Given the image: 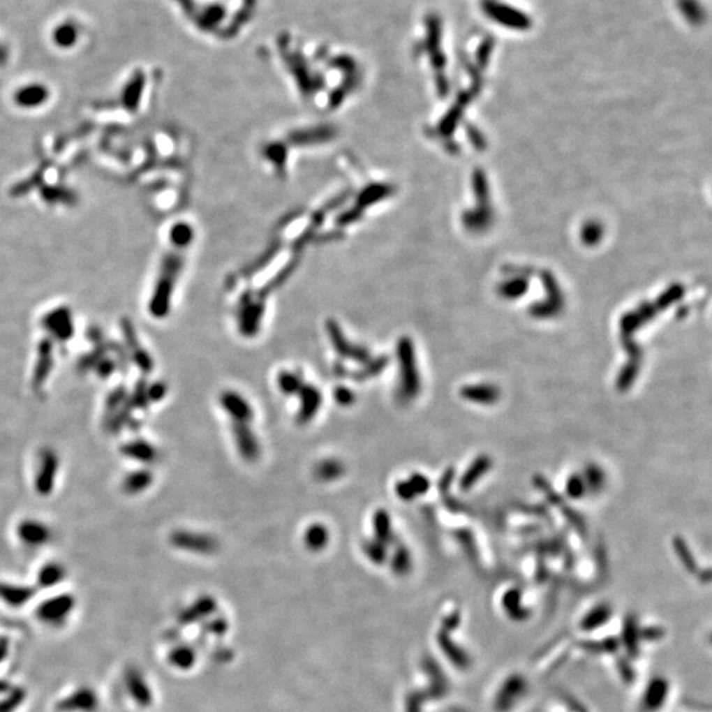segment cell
I'll list each match as a JSON object with an SVG mask.
<instances>
[{
	"instance_id": "3957f363",
	"label": "cell",
	"mask_w": 712,
	"mask_h": 712,
	"mask_svg": "<svg viewBox=\"0 0 712 712\" xmlns=\"http://www.w3.org/2000/svg\"><path fill=\"white\" fill-rule=\"evenodd\" d=\"M75 607V598L71 593H61L47 599L38 605L36 615L40 621L52 627L62 625L71 616Z\"/></svg>"
},
{
	"instance_id": "30bf717a",
	"label": "cell",
	"mask_w": 712,
	"mask_h": 712,
	"mask_svg": "<svg viewBox=\"0 0 712 712\" xmlns=\"http://www.w3.org/2000/svg\"><path fill=\"white\" fill-rule=\"evenodd\" d=\"M232 436L237 443V451L246 462H256L260 457V443L249 424L232 422Z\"/></svg>"
},
{
	"instance_id": "5bb4252c",
	"label": "cell",
	"mask_w": 712,
	"mask_h": 712,
	"mask_svg": "<svg viewBox=\"0 0 712 712\" xmlns=\"http://www.w3.org/2000/svg\"><path fill=\"white\" fill-rule=\"evenodd\" d=\"M221 405L234 422L249 424L253 420V409L247 400L234 391H225L221 394Z\"/></svg>"
},
{
	"instance_id": "9c48e42d",
	"label": "cell",
	"mask_w": 712,
	"mask_h": 712,
	"mask_svg": "<svg viewBox=\"0 0 712 712\" xmlns=\"http://www.w3.org/2000/svg\"><path fill=\"white\" fill-rule=\"evenodd\" d=\"M54 367V347L52 339H43L37 347V359L32 373V388L40 391L50 376Z\"/></svg>"
},
{
	"instance_id": "7a4b0ae2",
	"label": "cell",
	"mask_w": 712,
	"mask_h": 712,
	"mask_svg": "<svg viewBox=\"0 0 712 712\" xmlns=\"http://www.w3.org/2000/svg\"><path fill=\"white\" fill-rule=\"evenodd\" d=\"M397 357L400 363L399 397L408 403L417 397L421 391V378L415 364V350L410 339L403 338L399 342Z\"/></svg>"
},
{
	"instance_id": "1f68e13d",
	"label": "cell",
	"mask_w": 712,
	"mask_h": 712,
	"mask_svg": "<svg viewBox=\"0 0 712 712\" xmlns=\"http://www.w3.org/2000/svg\"><path fill=\"white\" fill-rule=\"evenodd\" d=\"M78 31L75 25L71 23L61 24L53 34L54 43L61 47H71L77 40Z\"/></svg>"
},
{
	"instance_id": "4fadbf2b",
	"label": "cell",
	"mask_w": 712,
	"mask_h": 712,
	"mask_svg": "<svg viewBox=\"0 0 712 712\" xmlns=\"http://www.w3.org/2000/svg\"><path fill=\"white\" fill-rule=\"evenodd\" d=\"M299 397V409L297 413V421L301 425L309 424L320 410L322 405V394L320 390L311 384H304L297 393Z\"/></svg>"
},
{
	"instance_id": "cb8c5ba5",
	"label": "cell",
	"mask_w": 712,
	"mask_h": 712,
	"mask_svg": "<svg viewBox=\"0 0 712 712\" xmlns=\"http://www.w3.org/2000/svg\"><path fill=\"white\" fill-rule=\"evenodd\" d=\"M128 391L124 385H120L108 394L106 400V408H105V425L108 427L110 422L114 420V417L118 415L121 408L128 401Z\"/></svg>"
},
{
	"instance_id": "d4e9b609",
	"label": "cell",
	"mask_w": 712,
	"mask_h": 712,
	"mask_svg": "<svg viewBox=\"0 0 712 712\" xmlns=\"http://www.w3.org/2000/svg\"><path fill=\"white\" fill-rule=\"evenodd\" d=\"M330 540V534L323 524H313L305 532V545L313 551L323 550Z\"/></svg>"
},
{
	"instance_id": "2e32d148",
	"label": "cell",
	"mask_w": 712,
	"mask_h": 712,
	"mask_svg": "<svg viewBox=\"0 0 712 712\" xmlns=\"http://www.w3.org/2000/svg\"><path fill=\"white\" fill-rule=\"evenodd\" d=\"M36 595L35 587L11 583H0V600L6 605L19 608L27 605Z\"/></svg>"
},
{
	"instance_id": "ba28073f",
	"label": "cell",
	"mask_w": 712,
	"mask_h": 712,
	"mask_svg": "<svg viewBox=\"0 0 712 712\" xmlns=\"http://www.w3.org/2000/svg\"><path fill=\"white\" fill-rule=\"evenodd\" d=\"M43 326L53 338L59 342H66L74 335V320L71 309L61 306L45 314Z\"/></svg>"
},
{
	"instance_id": "7c38bea8",
	"label": "cell",
	"mask_w": 712,
	"mask_h": 712,
	"mask_svg": "<svg viewBox=\"0 0 712 712\" xmlns=\"http://www.w3.org/2000/svg\"><path fill=\"white\" fill-rule=\"evenodd\" d=\"M17 537L24 545L41 547L50 542L52 531L44 522L27 519L17 525Z\"/></svg>"
},
{
	"instance_id": "4dcf8cb0",
	"label": "cell",
	"mask_w": 712,
	"mask_h": 712,
	"mask_svg": "<svg viewBox=\"0 0 712 712\" xmlns=\"http://www.w3.org/2000/svg\"><path fill=\"white\" fill-rule=\"evenodd\" d=\"M392 569L397 574H405L412 568V557L408 550V547L403 545H397L394 549L393 557L391 559Z\"/></svg>"
},
{
	"instance_id": "7bdbcfd3",
	"label": "cell",
	"mask_w": 712,
	"mask_h": 712,
	"mask_svg": "<svg viewBox=\"0 0 712 712\" xmlns=\"http://www.w3.org/2000/svg\"><path fill=\"white\" fill-rule=\"evenodd\" d=\"M335 401L342 406H350L355 403V393L346 388V387H338L334 392Z\"/></svg>"
},
{
	"instance_id": "277c9868",
	"label": "cell",
	"mask_w": 712,
	"mask_h": 712,
	"mask_svg": "<svg viewBox=\"0 0 712 712\" xmlns=\"http://www.w3.org/2000/svg\"><path fill=\"white\" fill-rule=\"evenodd\" d=\"M59 470V458L57 452L50 447H45L40 452L35 475V489L40 496L47 498L53 492Z\"/></svg>"
},
{
	"instance_id": "e575fe53",
	"label": "cell",
	"mask_w": 712,
	"mask_h": 712,
	"mask_svg": "<svg viewBox=\"0 0 712 712\" xmlns=\"http://www.w3.org/2000/svg\"><path fill=\"white\" fill-rule=\"evenodd\" d=\"M170 242L176 249H184L193 239V230L186 223H177L170 230Z\"/></svg>"
},
{
	"instance_id": "7402d4cb",
	"label": "cell",
	"mask_w": 712,
	"mask_h": 712,
	"mask_svg": "<svg viewBox=\"0 0 712 712\" xmlns=\"http://www.w3.org/2000/svg\"><path fill=\"white\" fill-rule=\"evenodd\" d=\"M66 577V570L57 562L45 563L37 575V583L43 588H52L59 584Z\"/></svg>"
},
{
	"instance_id": "c3c4849f",
	"label": "cell",
	"mask_w": 712,
	"mask_h": 712,
	"mask_svg": "<svg viewBox=\"0 0 712 712\" xmlns=\"http://www.w3.org/2000/svg\"><path fill=\"white\" fill-rule=\"evenodd\" d=\"M332 371H334V375H335L336 378H341V379H342V378H347V376H348V371H347V368H346V366H344L342 362H336V363H335V366L332 368Z\"/></svg>"
},
{
	"instance_id": "484cf974",
	"label": "cell",
	"mask_w": 712,
	"mask_h": 712,
	"mask_svg": "<svg viewBox=\"0 0 712 712\" xmlns=\"http://www.w3.org/2000/svg\"><path fill=\"white\" fill-rule=\"evenodd\" d=\"M344 474V464L338 459H326L314 468V476L323 483L334 482Z\"/></svg>"
},
{
	"instance_id": "e0dca14e",
	"label": "cell",
	"mask_w": 712,
	"mask_h": 712,
	"mask_svg": "<svg viewBox=\"0 0 712 712\" xmlns=\"http://www.w3.org/2000/svg\"><path fill=\"white\" fill-rule=\"evenodd\" d=\"M47 98H49V90L40 83L24 86L13 95L15 103L17 106L25 107V108L41 106L47 102Z\"/></svg>"
},
{
	"instance_id": "8992f818",
	"label": "cell",
	"mask_w": 712,
	"mask_h": 712,
	"mask_svg": "<svg viewBox=\"0 0 712 712\" xmlns=\"http://www.w3.org/2000/svg\"><path fill=\"white\" fill-rule=\"evenodd\" d=\"M120 327H121V332L124 335L127 348L130 351L131 359L135 363V366L145 375L151 373L154 368V359H152V356L149 355V353L144 347H142L132 322L128 318H124L120 322Z\"/></svg>"
},
{
	"instance_id": "5b68a950",
	"label": "cell",
	"mask_w": 712,
	"mask_h": 712,
	"mask_svg": "<svg viewBox=\"0 0 712 712\" xmlns=\"http://www.w3.org/2000/svg\"><path fill=\"white\" fill-rule=\"evenodd\" d=\"M169 542L179 550H186L191 553H201V554H210L218 549V542L212 535L194 533L189 531L173 532L169 537Z\"/></svg>"
},
{
	"instance_id": "60d3db41",
	"label": "cell",
	"mask_w": 712,
	"mask_h": 712,
	"mask_svg": "<svg viewBox=\"0 0 712 712\" xmlns=\"http://www.w3.org/2000/svg\"><path fill=\"white\" fill-rule=\"evenodd\" d=\"M586 483H584V479L575 475V476H571L570 477L569 483H568V494H569L570 498H579L584 495L586 492Z\"/></svg>"
},
{
	"instance_id": "b9f144b4",
	"label": "cell",
	"mask_w": 712,
	"mask_h": 712,
	"mask_svg": "<svg viewBox=\"0 0 712 712\" xmlns=\"http://www.w3.org/2000/svg\"><path fill=\"white\" fill-rule=\"evenodd\" d=\"M168 385L163 381H156L154 384L148 385V397L151 403H158L166 396Z\"/></svg>"
},
{
	"instance_id": "ffe728a7",
	"label": "cell",
	"mask_w": 712,
	"mask_h": 712,
	"mask_svg": "<svg viewBox=\"0 0 712 712\" xmlns=\"http://www.w3.org/2000/svg\"><path fill=\"white\" fill-rule=\"evenodd\" d=\"M142 89H144V74L140 71L135 73V75L131 78L130 82L126 84L123 95H121V103L131 112H135L140 105Z\"/></svg>"
},
{
	"instance_id": "f1b7e54d",
	"label": "cell",
	"mask_w": 712,
	"mask_h": 712,
	"mask_svg": "<svg viewBox=\"0 0 712 712\" xmlns=\"http://www.w3.org/2000/svg\"><path fill=\"white\" fill-rule=\"evenodd\" d=\"M41 197L47 203H65L74 205L78 201L74 191L64 186H44L41 189Z\"/></svg>"
},
{
	"instance_id": "ab89813d",
	"label": "cell",
	"mask_w": 712,
	"mask_h": 712,
	"mask_svg": "<svg viewBox=\"0 0 712 712\" xmlns=\"http://www.w3.org/2000/svg\"><path fill=\"white\" fill-rule=\"evenodd\" d=\"M409 484L413 488L415 491V496H421V495H425L429 488H430V482L427 479V476H424L422 474H412L410 477L408 479Z\"/></svg>"
},
{
	"instance_id": "74e56055",
	"label": "cell",
	"mask_w": 712,
	"mask_h": 712,
	"mask_svg": "<svg viewBox=\"0 0 712 712\" xmlns=\"http://www.w3.org/2000/svg\"><path fill=\"white\" fill-rule=\"evenodd\" d=\"M43 181V176L40 173H36L35 176H32L28 179H24L22 182H19L17 185H15L11 190V194L13 197H22L25 193L31 191V190L38 186V184Z\"/></svg>"
},
{
	"instance_id": "9a60e30c",
	"label": "cell",
	"mask_w": 712,
	"mask_h": 712,
	"mask_svg": "<svg viewBox=\"0 0 712 712\" xmlns=\"http://www.w3.org/2000/svg\"><path fill=\"white\" fill-rule=\"evenodd\" d=\"M121 455L130 461L148 464L157 459V450L152 443L145 439H133L120 447Z\"/></svg>"
},
{
	"instance_id": "d6986e66",
	"label": "cell",
	"mask_w": 712,
	"mask_h": 712,
	"mask_svg": "<svg viewBox=\"0 0 712 712\" xmlns=\"http://www.w3.org/2000/svg\"><path fill=\"white\" fill-rule=\"evenodd\" d=\"M154 476L149 470H138L123 479L121 488L127 495H140L154 483Z\"/></svg>"
},
{
	"instance_id": "f35d334b",
	"label": "cell",
	"mask_w": 712,
	"mask_h": 712,
	"mask_svg": "<svg viewBox=\"0 0 712 712\" xmlns=\"http://www.w3.org/2000/svg\"><path fill=\"white\" fill-rule=\"evenodd\" d=\"M117 368H118L117 362H115L114 359H111V357H108V356L106 355L105 357H102V359H101V360L95 364V367L93 368V369H95V372L98 373V376H99V378H102V379H107V378L112 376V373L115 372V369H117Z\"/></svg>"
},
{
	"instance_id": "8fae6325",
	"label": "cell",
	"mask_w": 712,
	"mask_h": 712,
	"mask_svg": "<svg viewBox=\"0 0 712 712\" xmlns=\"http://www.w3.org/2000/svg\"><path fill=\"white\" fill-rule=\"evenodd\" d=\"M124 683H126V688H127L131 698L135 700V703L138 706H140L142 709H147L152 704L154 698H152L151 688L148 686L142 672L138 667H135V666L127 667V670L124 673Z\"/></svg>"
},
{
	"instance_id": "836d02e7",
	"label": "cell",
	"mask_w": 712,
	"mask_h": 712,
	"mask_svg": "<svg viewBox=\"0 0 712 712\" xmlns=\"http://www.w3.org/2000/svg\"><path fill=\"white\" fill-rule=\"evenodd\" d=\"M387 547L388 546L384 545L383 542H380L378 540L372 538V540H366L363 542V551L366 553L372 562L381 565L385 562L387 559Z\"/></svg>"
},
{
	"instance_id": "d6a6232c",
	"label": "cell",
	"mask_w": 712,
	"mask_h": 712,
	"mask_svg": "<svg viewBox=\"0 0 712 712\" xmlns=\"http://www.w3.org/2000/svg\"><path fill=\"white\" fill-rule=\"evenodd\" d=\"M130 401L133 409H139V410L148 409L151 401L148 397V383L145 380L140 379L136 383L135 390L130 396Z\"/></svg>"
},
{
	"instance_id": "ee69618b",
	"label": "cell",
	"mask_w": 712,
	"mask_h": 712,
	"mask_svg": "<svg viewBox=\"0 0 712 712\" xmlns=\"http://www.w3.org/2000/svg\"><path fill=\"white\" fill-rule=\"evenodd\" d=\"M586 486L591 487V488H600L605 483V475L600 471V468L598 467H590L587 470V479L584 480Z\"/></svg>"
},
{
	"instance_id": "6da1fadb",
	"label": "cell",
	"mask_w": 712,
	"mask_h": 712,
	"mask_svg": "<svg viewBox=\"0 0 712 712\" xmlns=\"http://www.w3.org/2000/svg\"><path fill=\"white\" fill-rule=\"evenodd\" d=\"M182 264L184 259L178 253H169L163 260L161 271L149 302V313L154 318H164L168 316L170 309V298Z\"/></svg>"
},
{
	"instance_id": "7dc6e473",
	"label": "cell",
	"mask_w": 712,
	"mask_h": 712,
	"mask_svg": "<svg viewBox=\"0 0 712 712\" xmlns=\"http://www.w3.org/2000/svg\"><path fill=\"white\" fill-rule=\"evenodd\" d=\"M10 652V641L7 637H0V664L7 658Z\"/></svg>"
},
{
	"instance_id": "f546056e",
	"label": "cell",
	"mask_w": 712,
	"mask_h": 712,
	"mask_svg": "<svg viewBox=\"0 0 712 712\" xmlns=\"http://www.w3.org/2000/svg\"><path fill=\"white\" fill-rule=\"evenodd\" d=\"M277 385L284 394H297L304 385V379L298 372L283 371L277 376Z\"/></svg>"
},
{
	"instance_id": "ac0fdd59",
	"label": "cell",
	"mask_w": 712,
	"mask_h": 712,
	"mask_svg": "<svg viewBox=\"0 0 712 712\" xmlns=\"http://www.w3.org/2000/svg\"><path fill=\"white\" fill-rule=\"evenodd\" d=\"M463 399L477 403H495L500 399V390L495 385L480 384V385H468L461 391Z\"/></svg>"
},
{
	"instance_id": "603a6c76",
	"label": "cell",
	"mask_w": 712,
	"mask_h": 712,
	"mask_svg": "<svg viewBox=\"0 0 712 712\" xmlns=\"http://www.w3.org/2000/svg\"><path fill=\"white\" fill-rule=\"evenodd\" d=\"M329 338L332 341V347L335 353L341 356L342 359H350L354 346L348 342V339L344 336L343 332L341 330L339 325L335 320H327L326 325Z\"/></svg>"
},
{
	"instance_id": "4316f807",
	"label": "cell",
	"mask_w": 712,
	"mask_h": 712,
	"mask_svg": "<svg viewBox=\"0 0 712 712\" xmlns=\"http://www.w3.org/2000/svg\"><path fill=\"white\" fill-rule=\"evenodd\" d=\"M388 363H390V359L385 356L371 359L366 364H363L362 368L353 372L351 379H354L355 381H367L372 378H376L387 368Z\"/></svg>"
},
{
	"instance_id": "f6af8a7d",
	"label": "cell",
	"mask_w": 712,
	"mask_h": 712,
	"mask_svg": "<svg viewBox=\"0 0 712 712\" xmlns=\"http://www.w3.org/2000/svg\"><path fill=\"white\" fill-rule=\"evenodd\" d=\"M674 546H676V553L678 556L683 559V562L686 563L688 568H692L694 569V559L691 557V554L688 553V547L686 546V542L682 540V538H676L674 541Z\"/></svg>"
},
{
	"instance_id": "44dd1931",
	"label": "cell",
	"mask_w": 712,
	"mask_h": 712,
	"mask_svg": "<svg viewBox=\"0 0 712 712\" xmlns=\"http://www.w3.org/2000/svg\"><path fill=\"white\" fill-rule=\"evenodd\" d=\"M372 525L375 532V540L387 546L392 545L396 541L392 532L391 517L387 510H376L372 519Z\"/></svg>"
},
{
	"instance_id": "bcb514c9",
	"label": "cell",
	"mask_w": 712,
	"mask_h": 712,
	"mask_svg": "<svg viewBox=\"0 0 712 712\" xmlns=\"http://www.w3.org/2000/svg\"><path fill=\"white\" fill-rule=\"evenodd\" d=\"M396 494L403 501H412L415 496V491L408 480H401L396 484Z\"/></svg>"
},
{
	"instance_id": "83f0119b",
	"label": "cell",
	"mask_w": 712,
	"mask_h": 712,
	"mask_svg": "<svg viewBox=\"0 0 712 712\" xmlns=\"http://www.w3.org/2000/svg\"><path fill=\"white\" fill-rule=\"evenodd\" d=\"M491 466H492V462L488 457H479L475 461L474 464L471 466V468H468V471L463 475L462 480H461V488L463 491H467L474 486L475 483L477 482V479L486 474Z\"/></svg>"
},
{
	"instance_id": "52a82bcc",
	"label": "cell",
	"mask_w": 712,
	"mask_h": 712,
	"mask_svg": "<svg viewBox=\"0 0 712 712\" xmlns=\"http://www.w3.org/2000/svg\"><path fill=\"white\" fill-rule=\"evenodd\" d=\"M99 709V697L94 688L82 686L56 703L57 712H96Z\"/></svg>"
},
{
	"instance_id": "d590c367",
	"label": "cell",
	"mask_w": 712,
	"mask_h": 712,
	"mask_svg": "<svg viewBox=\"0 0 712 712\" xmlns=\"http://www.w3.org/2000/svg\"><path fill=\"white\" fill-rule=\"evenodd\" d=\"M27 697L25 690L22 688H13L10 691L6 699L0 700V712H15L22 704Z\"/></svg>"
},
{
	"instance_id": "8d00e7d4",
	"label": "cell",
	"mask_w": 712,
	"mask_h": 712,
	"mask_svg": "<svg viewBox=\"0 0 712 712\" xmlns=\"http://www.w3.org/2000/svg\"><path fill=\"white\" fill-rule=\"evenodd\" d=\"M169 661L176 667L186 669L193 662V655L188 648H176L169 654Z\"/></svg>"
}]
</instances>
